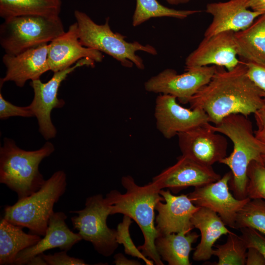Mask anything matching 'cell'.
Here are the masks:
<instances>
[{"instance_id":"cell-17","label":"cell","mask_w":265,"mask_h":265,"mask_svg":"<svg viewBox=\"0 0 265 265\" xmlns=\"http://www.w3.org/2000/svg\"><path fill=\"white\" fill-rule=\"evenodd\" d=\"M83 58L100 62L104 55L81 44L76 22L69 26L67 31L49 43L48 62L50 70L55 73L71 67Z\"/></svg>"},{"instance_id":"cell-6","label":"cell","mask_w":265,"mask_h":265,"mask_svg":"<svg viewBox=\"0 0 265 265\" xmlns=\"http://www.w3.org/2000/svg\"><path fill=\"white\" fill-rule=\"evenodd\" d=\"M74 16L81 44L112 56L124 67L131 68L134 65L138 69L143 70V61L136 52L143 51L154 55L157 54L153 46L144 45L137 41L128 42L124 35L114 32L109 26V17L105 24L99 25L81 11L75 10Z\"/></svg>"},{"instance_id":"cell-21","label":"cell","mask_w":265,"mask_h":265,"mask_svg":"<svg viewBox=\"0 0 265 265\" xmlns=\"http://www.w3.org/2000/svg\"><path fill=\"white\" fill-rule=\"evenodd\" d=\"M191 222L201 233L200 242L193 254L192 258L196 261L209 260L217 240L222 235H228L232 232L216 212L204 207H199L194 213Z\"/></svg>"},{"instance_id":"cell-8","label":"cell","mask_w":265,"mask_h":265,"mask_svg":"<svg viewBox=\"0 0 265 265\" xmlns=\"http://www.w3.org/2000/svg\"><path fill=\"white\" fill-rule=\"evenodd\" d=\"M70 212L78 214L71 220L82 239L91 242L95 250L104 256H110L114 252L119 245L116 230L107 225L110 209L102 194L87 197L83 209Z\"/></svg>"},{"instance_id":"cell-3","label":"cell","mask_w":265,"mask_h":265,"mask_svg":"<svg viewBox=\"0 0 265 265\" xmlns=\"http://www.w3.org/2000/svg\"><path fill=\"white\" fill-rule=\"evenodd\" d=\"M209 126L233 142L232 152L219 163L231 169L232 177L229 185L234 196L240 200L248 197L246 192L248 167L253 161L263 162L262 156L265 153V146L256 137L250 121L243 115L231 114L218 124L209 123Z\"/></svg>"},{"instance_id":"cell-37","label":"cell","mask_w":265,"mask_h":265,"mask_svg":"<svg viewBox=\"0 0 265 265\" xmlns=\"http://www.w3.org/2000/svg\"><path fill=\"white\" fill-rule=\"evenodd\" d=\"M114 263L116 265H139V262L127 258L123 254L118 253L114 256Z\"/></svg>"},{"instance_id":"cell-23","label":"cell","mask_w":265,"mask_h":265,"mask_svg":"<svg viewBox=\"0 0 265 265\" xmlns=\"http://www.w3.org/2000/svg\"><path fill=\"white\" fill-rule=\"evenodd\" d=\"M196 232L171 233L159 235L155 240L156 250L162 260L169 265H190L192 245L198 238Z\"/></svg>"},{"instance_id":"cell-34","label":"cell","mask_w":265,"mask_h":265,"mask_svg":"<svg viewBox=\"0 0 265 265\" xmlns=\"http://www.w3.org/2000/svg\"><path fill=\"white\" fill-rule=\"evenodd\" d=\"M67 251L54 253L53 254H41L47 265H88L81 259L70 257Z\"/></svg>"},{"instance_id":"cell-5","label":"cell","mask_w":265,"mask_h":265,"mask_svg":"<svg viewBox=\"0 0 265 265\" xmlns=\"http://www.w3.org/2000/svg\"><path fill=\"white\" fill-rule=\"evenodd\" d=\"M66 175L62 170L54 172L36 192L4 208L3 218L9 222L28 229L29 233L44 236L53 207L64 194Z\"/></svg>"},{"instance_id":"cell-36","label":"cell","mask_w":265,"mask_h":265,"mask_svg":"<svg viewBox=\"0 0 265 265\" xmlns=\"http://www.w3.org/2000/svg\"><path fill=\"white\" fill-rule=\"evenodd\" d=\"M258 130L265 131V103L254 113Z\"/></svg>"},{"instance_id":"cell-22","label":"cell","mask_w":265,"mask_h":265,"mask_svg":"<svg viewBox=\"0 0 265 265\" xmlns=\"http://www.w3.org/2000/svg\"><path fill=\"white\" fill-rule=\"evenodd\" d=\"M23 227L14 225L3 218L0 222V265H14L18 254L36 244L40 236L27 234Z\"/></svg>"},{"instance_id":"cell-26","label":"cell","mask_w":265,"mask_h":265,"mask_svg":"<svg viewBox=\"0 0 265 265\" xmlns=\"http://www.w3.org/2000/svg\"><path fill=\"white\" fill-rule=\"evenodd\" d=\"M136 5L132 18V25L137 26L151 18L171 17L184 19L200 13L199 10H177L167 7L157 0H135Z\"/></svg>"},{"instance_id":"cell-13","label":"cell","mask_w":265,"mask_h":265,"mask_svg":"<svg viewBox=\"0 0 265 265\" xmlns=\"http://www.w3.org/2000/svg\"><path fill=\"white\" fill-rule=\"evenodd\" d=\"M209 123L180 133L177 136L182 155L212 166L227 156L228 141L224 135L211 129Z\"/></svg>"},{"instance_id":"cell-32","label":"cell","mask_w":265,"mask_h":265,"mask_svg":"<svg viewBox=\"0 0 265 265\" xmlns=\"http://www.w3.org/2000/svg\"><path fill=\"white\" fill-rule=\"evenodd\" d=\"M13 116L23 117H34L28 106H18L13 105L5 100L1 93H0V118L6 119Z\"/></svg>"},{"instance_id":"cell-31","label":"cell","mask_w":265,"mask_h":265,"mask_svg":"<svg viewBox=\"0 0 265 265\" xmlns=\"http://www.w3.org/2000/svg\"><path fill=\"white\" fill-rule=\"evenodd\" d=\"M241 238L244 240L246 247L258 250L265 258V235L258 231L250 227L240 229Z\"/></svg>"},{"instance_id":"cell-39","label":"cell","mask_w":265,"mask_h":265,"mask_svg":"<svg viewBox=\"0 0 265 265\" xmlns=\"http://www.w3.org/2000/svg\"><path fill=\"white\" fill-rule=\"evenodd\" d=\"M28 265H47L41 255H36L31 258L26 264Z\"/></svg>"},{"instance_id":"cell-4","label":"cell","mask_w":265,"mask_h":265,"mask_svg":"<svg viewBox=\"0 0 265 265\" xmlns=\"http://www.w3.org/2000/svg\"><path fill=\"white\" fill-rule=\"evenodd\" d=\"M54 151L53 144L49 141L38 150L26 151L13 140L4 138L0 148V183L16 192L18 199L32 194L46 181L39 169L40 162Z\"/></svg>"},{"instance_id":"cell-16","label":"cell","mask_w":265,"mask_h":265,"mask_svg":"<svg viewBox=\"0 0 265 265\" xmlns=\"http://www.w3.org/2000/svg\"><path fill=\"white\" fill-rule=\"evenodd\" d=\"M159 192L165 202H159L155 207L158 212L156 228L159 235L191 232L194 228L192 217L199 207L191 202L187 194L176 196L169 189H160Z\"/></svg>"},{"instance_id":"cell-27","label":"cell","mask_w":265,"mask_h":265,"mask_svg":"<svg viewBox=\"0 0 265 265\" xmlns=\"http://www.w3.org/2000/svg\"><path fill=\"white\" fill-rule=\"evenodd\" d=\"M212 255L218 258L216 265H245L247 247L240 236L231 232L223 244H217Z\"/></svg>"},{"instance_id":"cell-38","label":"cell","mask_w":265,"mask_h":265,"mask_svg":"<svg viewBox=\"0 0 265 265\" xmlns=\"http://www.w3.org/2000/svg\"><path fill=\"white\" fill-rule=\"evenodd\" d=\"M248 8L262 14H265V0H249Z\"/></svg>"},{"instance_id":"cell-41","label":"cell","mask_w":265,"mask_h":265,"mask_svg":"<svg viewBox=\"0 0 265 265\" xmlns=\"http://www.w3.org/2000/svg\"><path fill=\"white\" fill-rule=\"evenodd\" d=\"M190 0H166V1L171 5H178L180 4L186 3Z\"/></svg>"},{"instance_id":"cell-40","label":"cell","mask_w":265,"mask_h":265,"mask_svg":"<svg viewBox=\"0 0 265 265\" xmlns=\"http://www.w3.org/2000/svg\"><path fill=\"white\" fill-rule=\"evenodd\" d=\"M255 134L257 139L265 146V131L257 130Z\"/></svg>"},{"instance_id":"cell-18","label":"cell","mask_w":265,"mask_h":265,"mask_svg":"<svg viewBox=\"0 0 265 265\" xmlns=\"http://www.w3.org/2000/svg\"><path fill=\"white\" fill-rule=\"evenodd\" d=\"M48 50L49 44H44L16 55L5 53L2 61L6 72L0 79V87L6 82L13 81L22 87L27 80L40 79L43 74L50 70Z\"/></svg>"},{"instance_id":"cell-12","label":"cell","mask_w":265,"mask_h":265,"mask_svg":"<svg viewBox=\"0 0 265 265\" xmlns=\"http://www.w3.org/2000/svg\"><path fill=\"white\" fill-rule=\"evenodd\" d=\"M231 177V171L227 172L215 182L195 187L187 195L195 206L216 212L226 226L234 229L237 214L250 199H238L230 192Z\"/></svg>"},{"instance_id":"cell-1","label":"cell","mask_w":265,"mask_h":265,"mask_svg":"<svg viewBox=\"0 0 265 265\" xmlns=\"http://www.w3.org/2000/svg\"><path fill=\"white\" fill-rule=\"evenodd\" d=\"M191 108L203 110L210 122L219 123L231 114L247 117L265 103L262 92L248 77L246 66L240 61L231 70L216 66L209 82L188 101Z\"/></svg>"},{"instance_id":"cell-24","label":"cell","mask_w":265,"mask_h":265,"mask_svg":"<svg viewBox=\"0 0 265 265\" xmlns=\"http://www.w3.org/2000/svg\"><path fill=\"white\" fill-rule=\"evenodd\" d=\"M238 56L244 60L265 65V14L246 29L235 32Z\"/></svg>"},{"instance_id":"cell-33","label":"cell","mask_w":265,"mask_h":265,"mask_svg":"<svg viewBox=\"0 0 265 265\" xmlns=\"http://www.w3.org/2000/svg\"><path fill=\"white\" fill-rule=\"evenodd\" d=\"M242 61L246 66L248 77L262 92L265 101V65L244 60Z\"/></svg>"},{"instance_id":"cell-20","label":"cell","mask_w":265,"mask_h":265,"mask_svg":"<svg viewBox=\"0 0 265 265\" xmlns=\"http://www.w3.org/2000/svg\"><path fill=\"white\" fill-rule=\"evenodd\" d=\"M67 218L63 212H54L51 215L43 238L35 244L21 251L17 255L14 265H23L32 257L53 248L68 251L82 239L80 234L73 232L67 226Z\"/></svg>"},{"instance_id":"cell-14","label":"cell","mask_w":265,"mask_h":265,"mask_svg":"<svg viewBox=\"0 0 265 265\" xmlns=\"http://www.w3.org/2000/svg\"><path fill=\"white\" fill-rule=\"evenodd\" d=\"M235 38V32L226 31L209 37H204L197 48L186 58V69L207 66H216L231 70L240 61Z\"/></svg>"},{"instance_id":"cell-35","label":"cell","mask_w":265,"mask_h":265,"mask_svg":"<svg viewBox=\"0 0 265 265\" xmlns=\"http://www.w3.org/2000/svg\"><path fill=\"white\" fill-rule=\"evenodd\" d=\"M246 265H265V258L256 249L247 248L245 261Z\"/></svg>"},{"instance_id":"cell-42","label":"cell","mask_w":265,"mask_h":265,"mask_svg":"<svg viewBox=\"0 0 265 265\" xmlns=\"http://www.w3.org/2000/svg\"><path fill=\"white\" fill-rule=\"evenodd\" d=\"M262 159L263 161V162L265 163V153L263 154L262 156Z\"/></svg>"},{"instance_id":"cell-9","label":"cell","mask_w":265,"mask_h":265,"mask_svg":"<svg viewBox=\"0 0 265 265\" xmlns=\"http://www.w3.org/2000/svg\"><path fill=\"white\" fill-rule=\"evenodd\" d=\"M95 62L90 59L83 58L67 69L53 73L51 79L46 82H42L40 79L31 81L34 97L28 106L37 119L40 132L46 140L54 138L57 133L51 120L52 110L65 105V101L57 97L61 82L77 68L83 66L93 67Z\"/></svg>"},{"instance_id":"cell-28","label":"cell","mask_w":265,"mask_h":265,"mask_svg":"<svg viewBox=\"0 0 265 265\" xmlns=\"http://www.w3.org/2000/svg\"><path fill=\"white\" fill-rule=\"evenodd\" d=\"M250 227L265 235V200L252 199L237 214L234 229Z\"/></svg>"},{"instance_id":"cell-43","label":"cell","mask_w":265,"mask_h":265,"mask_svg":"<svg viewBox=\"0 0 265 265\" xmlns=\"http://www.w3.org/2000/svg\"><path fill=\"white\" fill-rule=\"evenodd\" d=\"M53 0L58 1V0Z\"/></svg>"},{"instance_id":"cell-11","label":"cell","mask_w":265,"mask_h":265,"mask_svg":"<svg viewBox=\"0 0 265 265\" xmlns=\"http://www.w3.org/2000/svg\"><path fill=\"white\" fill-rule=\"evenodd\" d=\"M177 99L159 94L155 102L154 116L157 129L167 139L210 122L207 114L199 108H187Z\"/></svg>"},{"instance_id":"cell-2","label":"cell","mask_w":265,"mask_h":265,"mask_svg":"<svg viewBox=\"0 0 265 265\" xmlns=\"http://www.w3.org/2000/svg\"><path fill=\"white\" fill-rule=\"evenodd\" d=\"M126 191L123 194L112 190L105 198L110 209V215L121 213L130 216L137 224L143 235L144 241L138 248L157 265L164 264L155 246L159 233L155 225L156 204L164 201L159 190L151 182L143 186L136 184L129 175L121 179Z\"/></svg>"},{"instance_id":"cell-15","label":"cell","mask_w":265,"mask_h":265,"mask_svg":"<svg viewBox=\"0 0 265 265\" xmlns=\"http://www.w3.org/2000/svg\"><path fill=\"white\" fill-rule=\"evenodd\" d=\"M221 177L212 166L203 165L182 155L174 164L154 177L152 182L159 190L168 188L177 193L190 186L197 187L215 182Z\"/></svg>"},{"instance_id":"cell-25","label":"cell","mask_w":265,"mask_h":265,"mask_svg":"<svg viewBox=\"0 0 265 265\" xmlns=\"http://www.w3.org/2000/svg\"><path fill=\"white\" fill-rule=\"evenodd\" d=\"M61 0H0V16L4 20L24 16H59Z\"/></svg>"},{"instance_id":"cell-30","label":"cell","mask_w":265,"mask_h":265,"mask_svg":"<svg viewBox=\"0 0 265 265\" xmlns=\"http://www.w3.org/2000/svg\"><path fill=\"white\" fill-rule=\"evenodd\" d=\"M132 219L129 216L124 215L122 221L118 224L116 229V241L122 244L125 253L129 255L142 260L147 265H153L154 262L147 258L134 245L130 234V226Z\"/></svg>"},{"instance_id":"cell-29","label":"cell","mask_w":265,"mask_h":265,"mask_svg":"<svg viewBox=\"0 0 265 265\" xmlns=\"http://www.w3.org/2000/svg\"><path fill=\"white\" fill-rule=\"evenodd\" d=\"M247 176V197L265 200V163L252 161L248 167Z\"/></svg>"},{"instance_id":"cell-19","label":"cell","mask_w":265,"mask_h":265,"mask_svg":"<svg viewBox=\"0 0 265 265\" xmlns=\"http://www.w3.org/2000/svg\"><path fill=\"white\" fill-rule=\"evenodd\" d=\"M248 1L229 0L208 3L206 12L212 16V20L204 37L226 31L238 32L249 27L262 14L250 10Z\"/></svg>"},{"instance_id":"cell-7","label":"cell","mask_w":265,"mask_h":265,"mask_svg":"<svg viewBox=\"0 0 265 265\" xmlns=\"http://www.w3.org/2000/svg\"><path fill=\"white\" fill-rule=\"evenodd\" d=\"M65 32L59 16L12 17L0 25V44L5 53L16 55L48 44Z\"/></svg>"},{"instance_id":"cell-10","label":"cell","mask_w":265,"mask_h":265,"mask_svg":"<svg viewBox=\"0 0 265 265\" xmlns=\"http://www.w3.org/2000/svg\"><path fill=\"white\" fill-rule=\"evenodd\" d=\"M216 68V66L191 68L180 74L174 69H166L148 80L144 83V88L148 92L170 95L183 104L188 103L192 97L209 82Z\"/></svg>"}]
</instances>
